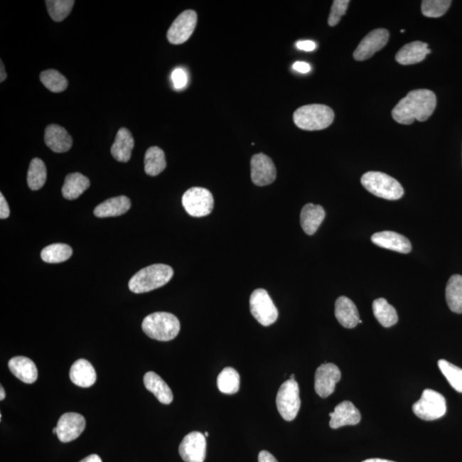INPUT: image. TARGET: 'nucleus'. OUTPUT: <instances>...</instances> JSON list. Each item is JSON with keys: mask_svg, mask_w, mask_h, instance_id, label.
Instances as JSON below:
<instances>
[{"mask_svg": "<svg viewBox=\"0 0 462 462\" xmlns=\"http://www.w3.org/2000/svg\"><path fill=\"white\" fill-rule=\"evenodd\" d=\"M436 97L434 92L418 90L409 92L392 110L394 121L401 124H411L415 120L425 122L434 112Z\"/></svg>", "mask_w": 462, "mask_h": 462, "instance_id": "1", "label": "nucleus"}, {"mask_svg": "<svg viewBox=\"0 0 462 462\" xmlns=\"http://www.w3.org/2000/svg\"><path fill=\"white\" fill-rule=\"evenodd\" d=\"M173 275V269L167 264H152L134 274L129 281V288L136 294L150 292L169 283Z\"/></svg>", "mask_w": 462, "mask_h": 462, "instance_id": "2", "label": "nucleus"}, {"mask_svg": "<svg viewBox=\"0 0 462 462\" xmlns=\"http://www.w3.org/2000/svg\"><path fill=\"white\" fill-rule=\"evenodd\" d=\"M180 328L178 318L170 313H154L146 316L142 322L144 333L157 341H171L178 337Z\"/></svg>", "mask_w": 462, "mask_h": 462, "instance_id": "3", "label": "nucleus"}, {"mask_svg": "<svg viewBox=\"0 0 462 462\" xmlns=\"http://www.w3.org/2000/svg\"><path fill=\"white\" fill-rule=\"evenodd\" d=\"M334 117L333 109L325 104H308L294 113V122L297 127L308 131L328 128L333 123Z\"/></svg>", "mask_w": 462, "mask_h": 462, "instance_id": "4", "label": "nucleus"}, {"mask_svg": "<svg viewBox=\"0 0 462 462\" xmlns=\"http://www.w3.org/2000/svg\"><path fill=\"white\" fill-rule=\"evenodd\" d=\"M361 184L373 195L385 200H397L404 195L401 183L383 172H367L361 178Z\"/></svg>", "mask_w": 462, "mask_h": 462, "instance_id": "5", "label": "nucleus"}, {"mask_svg": "<svg viewBox=\"0 0 462 462\" xmlns=\"http://www.w3.org/2000/svg\"><path fill=\"white\" fill-rule=\"evenodd\" d=\"M276 407L286 421L296 418L301 409L300 389L296 380H289L281 385L276 394Z\"/></svg>", "mask_w": 462, "mask_h": 462, "instance_id": "6", "label": "nucleus"}, {"mask_svg": "<svg viewBox=\"0 0 462 462\" xmlns=\"http://www.w3.org/2000/svg\"><path fill=\"white\" fill-rule=\"evenodd\" d=\"M413 411L423 421H435L446 414V400L442 394L426 389L424 390L421 398L413 405Z\"/></svg>", "mask_w": 462, "mask_h": 462, "instance_id": "7", "label": "nucleus"}, {"mask_svg": "<svg viewBox=\"0 0 462 462\" xmlns=\"http://www.w3.org/2000/svg\"><path fill=\"white\" fill-rule=\"evenodd\" d=\"M182 203L185 211L192 217H200L212 213L214 200L207 188L195 187L184 193Z\"/></svg>", "mask_w": 462, "mask_h": 462, "instance_id": "8", "label": "nucleus"}, {"mask_svg": "<svg viewBox=\"0 0 462 462\" xmlns=\"http://www.w3.org/2000/svg\"><path fill=\"white\" fill-rule=\"evenodd\" d=\"M250 311L260 325L270 326L279 318V311L270 296L263 289H255L250 296Z\"/></svg>", "mask_w": 462, "mask_h": 462, "instance_id": "9", "label": "nucleus"}, {"mask_svg": "<svg viewBox=\"0 0 462 462\" xmlns=\"http://www.w3.org/2000/svg\"><path fill=\"white\" fill-rule=\"evenodd\" d=\"M197 24L195 11L187 10L181 14L167 32V39L173 45H180L190 39Z\"/></svg>", "mask_w": 462, "mask_h": 462, "instance_id": "10", "label": "nucleus"}, {"mask_svg": "<svg viewBox=\"0 0 462 462\" xmlns=\"http://www.w3.org/2000/svg\"><path fill=\"white\" fill-rule=\"evenodd\" d=\"M342 373L338 365L326 363L318 367L315 373V392L322 398H326L333 394L335 385L341 380Z\"/></svg>", "mask_w": 462, "mask_h": 462, "instance_id": "11", "label": "nucleus"}, {"mask_svg": "<svg viewBox=\"0 0 462 462\" xmlns=\"http://www.w3.org/2000/svg\"><path fill=\"white\" fill-rule=\"evenodd\" d=\"M390 33L387 29L377 28L370 32L364 39L360 41L358 48L354 53L355 60L357 61H364L369 60L377 52L383 49L386 44L388 43Z\"/></svg>", "mask_w": 462, "mask_h": 462, "instance_id": "12", "label": "nucleus"}, {"mask_svg": "<svg viewBox=\"0 0 462 462\" xmlns=\"http://www.w3.org/2000/svg\"><path fill=\"white\" fill-rule=\"evenodd\" d=\"M180 456L185 462H204L207 455V440L201 432L192 431L179 446Z\"/></svg>", "mask_w": 462, "mask_h": 462, "instance_id": "13", "label": "nucleus"}, {"mask_svg": "<svg viewBox=\"0 0 462 462\" xmlns=\"http://www.w3.org/2000/svg\"><path fill=\"white\" fill-rule=\"evenodd\" d=\"M251 178L257 186H267L274 182L276 170L274 163L267 155L258 154L251 159Z\"/></svg>", "mask_w": 462, "mask_h": 462, "instance_id": "14", "label": "nucleus"}, {"mask_svg": "<svg viewBox=\"0 0 462 462\" xmlns=\"http://www.w3.org/2000/svg\"><path fill=\"white\" fill-rule=\"evenodd\" d=\"M57 436L62 443L77 439L86 428L85 418L77 413H66L58 419Z\"/></svg>", "mask_w": 462, "mask_h": 462, "instance_id": "15", "label": "nucleus"}, {"mask_svg": "<svg viewBox=\"0 0 462 462\" xmlns=\"http://www.w3.org/2000/svg\"><path fill=\"white\" fill-rule=\"evenodd\" d=\"M330 426L338 429L345 426H355L361 419L360 411L351 402L345 401L335 407L334 412L330 413Z\"/></svg>", "mask_w": 462, "mask_h": 462, "instance_id": "16", "label": "nucleus"}, {"mask_svg": "<svg viewBox=\"0 0 462 462\" xmlns=\"http://www.w3.org/2000/svg\"><path fill=\"white\" fill-rule=\"evenodd\" d=\"M371 239L375 245L385 249L398 252L401 254H409L412 250L409 239L401 234L394 232V231H382V232L373 234Z\"/></svg>", "mask_w": 462, "mask_h": 462, "instance_id": "17", "label": "nucleus"}, {"mask_svg": "<svg viewBox=\"0 0 462 462\" xmlns=\"http://www.w3.org/2000/svg\"><path fill=\"white\" fill-rule=\"evenodd\" d=\"M45 142L50 149L58 154L68 152L73 144L72 137L68 131L57 124H51L46 127Z\"/></svg>", "mask_w": 462, "mask_h": 462, "instance_id": "18", "label": "nucleus"}, {"mask_svg": "<svg viewBox=\"0 0 462 462\" xmlns=\"http://www.w3.org/2000/svg\"><path fill=\"white\" fill-rule=\"evenodd\" d=\"M335 315L338 322L348 329L355 328L360 321L358 309L346 296H340L335 301Z\"/></svg>", "mask_w": 462, "mask_h": 462, "instance_id": "19", "label": "nucleus"}, {"mask_svg": "<svg viewBox=\"0 0 462 462\" xmlns=\"http://www.w3.org/2000/svg\"><path fill=\"white\" fill-rule=\"evenodd\" d=\"M431 51L428 45L421 41H414L407 44L397 53L396 60L402 65L418 64L425 60Z\"/></svg>", "mask_w": 462, "mask_h": 462, "instance_id": "20", "label": "nucleus"}, {"mask_svg": "<svg viewBox=\"0 0 462 462\" xmlns=\"http://www.w3.org/2000/svg\"><path fill=\"white\" fill-rule=\"evenodd\" d=\"M70 380L82 388H90L94 385L97 375L90 361L80 359L72 365L70 371Z\"/></svg>", "mask_w": 462, "mask_h": 462, "instance_id": "21", "label": "nucleus"}, {"mask_svg": "<svg viewBox=\"0 0 462 462\" xmlns=\"http://www.w3.org/2000/svg\"><path fill=\"white\" fill-rule=\"evenodd\" d=\"M8 365L12 375L25 384H33L38 379L36 365L28 357H14Z\"/></svg>", "mask_w": 462, "mask_h": 462, "instance_id": "22", "label": "nucleus"}, {"mask_svg": "<svg viewBox=\"0 0 462 462\" xmlns=\"http://www.w3.org/2000/svg\"><path fill=\"white\" fill-rule=\"evenodd\" d=\"M134 146V140L131 132L128 129L121 128L117 131L114 144L111 149L112 157L116 161L127 163L131 158Z\"/></svg>", "mask_w": 462, "mask_h": 462, "instance_id": "23", "label": "nucleus"}, {"mask_svg": "<svg viewBox=\"0 0 462 462\" xmlns=\"http://www.w3.org/2000/svg\"><path fill=\"white\" fill-rule=\"evenodd\" d=\"M326 212L321 205L306 204L301 210V225L306 234L312 236L325 220Z\"/></svg>", "mask_w": 462, "mask_h": 462, "instance_id": "24", "label": "nucleus"}, {"mask_svg": "<svg viewBox=\"0 0 462 462\" xmlns=\"http://www.w3.org/2000/svg\"><path fill=\"white\" fill-rule=\"evenodd\" d=\"M144 382L146 389L152 392L159 402L168 405L171 404L173 401V393H172L171 388L157 373L154 372H146Z\"/></svg>", "mask_w": 462, "mask_h": 462, "instance_id": "25", "label": "nucleus"}, {"mask_svg": "<svg viewBox=\"0 0 462 462\" xmlns=\"http://www.w3.org/2000/svg\"><path fill=\"white\" fill-rule=\"evenodd\" d=\"M131 207V201L127 196L120 195L109 199L100 204L95 209V215L98 217H111L123 215Z\"/></svg>", "mask_w": 462, "mask_h": 462, "instance_id": "26", "label": "nucleus"}, {"mask_svg": "<svg viewBox=\"0 0 462 462\" xmlns=\"http://www.w3.org/2000/svg\"><path fill=\"white\" fill-rule=\"evenodd\" d=\"M90 186V181L87 176L78 172L66 176L62 194L65 199L72 200L79 198Z\"/></svg>", "mask_w": 462, "mask_h": 462, "instance_id": "27", "label": "nucleus"}, {"mask_svg": "<svg viewBox=\"0 0 462 462\" xmlns=\"http://www.w3.org/2000/svg\"><path fill=\"white\" fill-rule=\"evenodd\" d=\"M372 310L377 321L385 328H389L398 322L397 310L384 298L373 301Z\"/></svg>", "mask_w": 462, "mask_h": 462, "instance_id": "28", "label": "nucleus"}, {"mask_svg": "<svg viewBox=\"0 0 462 462\" xmlns=\"http://www.w3.org/2000/svg\"><path fill=\"white\" fill-rule=\"evenodd\" d=\"M446 301L449 309L456 313H462V276L453 275L446 287Z\"/></svg>", "mask_w": 462, "mask_h": 462, "instance_id": "29", "label": "nucleus"}, {"mask_svg": "<svg viewBox=\"0 0 462 462\" xmlns=\"http://www.w3.org/2000/svg\"><path fill=\"white\" fill-rule=\"evenodd\" d=\"M145 171L151 176H156L166 169V155L161 149L152 146L146 151L145 155Z\"/></svg>", "mask_w": 462, "mask_h": 462, "instance_id": "30", "label": "nucleus"}, {"mask_svg": "<svg viewBox=\"0 0 462 462\" xmlns=\"http://www.w3.org/2000/svg\"><path fill=\"white\" fill-rule=\"evenodd\" d=\"M72 254L73 250L69 245L55 243L45 247L41 251V257L46 263L57 264L66 262Z\"/></svg>", "mask_w": 462, "mask_h": 462, "instance_id": "31", "label": "nucleus"}, {"mask_svg": "<svg viewBox=\"0 0 462 462\" xmlns=\"http://www.w3.org/2000/svg\"><path fill=\"white\" fill-rule=\"evenodd\" d=\"M217 385L222 393L233 394L239 392L240 388V376L237 370L232 367H225L217 377Z\"/></svg>", "mask_w": 462, "mask_h": 462, "instance_id": "32", "label": "nucleus"}, {"mask_svg": "<svg viewBox=\"0 0 462 462\" xmlns=\"http://www.w3.org/2000/svg\"><path fill=\"white\" fill-rule=\"evenodd\" d=\"M46 181V167L41 159H33L29 165L27 182L32 190H39L44 186Z\"/></svg>", "mask_w": 462, "mask_h": 462, "instance_id": "33", "label": "nucleus"}, {"mask_svg": "<svg viewBox=\"0 0 462 462\" xmlns=\"http://www.w3.org/2000/svg\"><path fill=\"white\" fill-rule=\"evenodd\" d=\"M41 81L53 92H62L68 87V81L64 75L55 70H48L41 72Z\"/></svg>", "mask_w": 462, "mask_h": 462, "instance_id": "34", "label": "nucleus"}, {"mask_svg": "<svg viewBox=\"0 0 462 462\" xmlns=\"http://www.w3.org/2000/svg\"><path fill=\"white\" fill-rule=\"evenodd\" d=\"M50 16L55 22H61L68 16L75 5L73 0H46Z\"/></svg>", "mask_w": 462, "mask_h": 462, "instance_id": "35", "label": "nucleus"}, {"mask_svg": "<svg viewBox=\"0 0 462 462\" xmlns=\"http://www.w3.org/2000/svg\"><path fill=\"white\" fill-rule=\"evenodd\" d=\"M439 367L449 385L457 392L462 393V369L445 360L439 361Z\"/></svg>", "mask_w": 462, "mask_h": 462, "instance_id": "36", "label": "nucleus"}, {"mask_svg": "<svg viewBox=\"0 0 462 462\" xmlns=\"http://www.w3.org/2000/svg\"><path fill=\"white\" fill-rule=\"evenodd\" d=\"M451 4V0H425L421 5L422 14L426 18H440L446 14Z\"/></svg>", "mask_w": 462, "mask_h": 462, "instance_id": "37", "label": "nucleus"}, {"mask_svg": "<svg viewBox=\"0 0 462 462\" xmlns=\"http://www.w3.org/2000/svg\"><path fill=\"white\" fill-rule=\"evenodd\" d=\"M350 3V0H335L333 6H331L328 20L331 27L335 26L341 20L342 16L345 15Z\"/></svg>", "mask_w": 462, "mask_h": 462, "instance_id": "38", "label": "nucleus"}, {"mask_svg": "<svg viewBox=\"0 0 462 462\" xmlns=\"http://www.w3.org/2000/svg\"><path fill=\"white\" fill-rule=\"evenodd\" d=\"M171 80L176 90H183L188 82V74L183 69L176 68L171 74Z\"/></svg>", "mask_w": 462, "mask_h": 462, "instance_id": "39", "label": "nucleus"}, {"mask_svg": "<svg viewBox=\"0 0 462 462\" xmlns=\"http://www.w3.org/2000/svg\"><path fill=\"white\" fill-rule=\"evenodd\" d=\"M10 213L9 205H8L7 201L1 193L0 194V218L6 220L10 216Z\"/></svg>", "mask_w": 462, "mask_h": 462, "instance_id": "40", "label": "nucleus"}, {"mask_svg": "<svg viewBox=\"0 0 462 462\" xmlns=\"http://www.w3.org/2000/svg\"><path fill=\"white\" fill-rule=\"evenodd\" d=\"M298 49L305 52H312L316 48V44L313 41H300L296 43Z\"/></svg>", "mask_w": 462, "mask_h": 462, "instance_id": "41", "label": "nucleus"}, {"mask_svg": "<svg viewBox=\"0 0 462 462\" xmlns=\"http://www.w3.org/2000/svg\"><path fill=\"white\" fill-rule=\"evenodd\" d=\"M293 69L302 74L308 73L311 70V66L308 63L297 61L293 65Z\"/></svg>", "mask_w": 462, "mask_h": 462, "instance_id": "42", "label": "nucleus"}, {"mask_svg": "<svg viewBox=\"0 0 462 462\" xmlns=\"http://www.w3.org/2000/svg\"><path fill=\"white\" fill-rule=\"evenodd\" d=\"M259 462H279L274 456L267 451H260L259 453Z\"/></svg>", "mask_w": 462, "mask_h": 462, "instance_id": "43", "label": "nucleus"}, {"mask_svg": "<svg viewBox=\"0 0 462 462\" xmlns=\"http://www.w3.org/2000/svg\"><path fill=\"white\" fill-rule=\"evenodd\" d=\"M80 462H102V458H100L98 455H95L94 453V455H90L84 458V459Z\"/></svg>", "mask_w": 462, "mask_h": 462, "instance_id": "44", "label": "nucleus"}, {"mask_svg": "<svg viewBox=\"0 0 462 462\" xmlns=\"http://www.w3.org/2000/svg\"><path fill=\"white\" fill-rule=\"evenodd\" d=\"M0 63H1V66H0V67H1V70H0V71H1V73H0V82H3L6 79L7 75H6V70H5V65H4V63H3L2 60L0 61Z\"/></svg>", "mask_w": 462, "mask_h": 462, "instance_id": "45", "label": "nucleus"}, {"mask_svg": "<svg viewBox=\"0 0 462 462\" xmlns=\"http://www.w3.org/2000/svg\"><path fill=\"white\" fill-rule=\"evenodd\" d=\"M362 462H396L385 459H379V458H373V459H367Z\"/></svg>", "mask_w": 462, "mask_h": 462, "instance_id": "46", "label": "nucleus"}, {"mask_svg": "<svg viewBox=\"0 0 462 462\" xmlns=\"http://www.w3.org/2000/svg\"><path fill=\"white\" fill-rule=\"evenodd\" d=\"M6 398L5 390H4L3 386L0 388V400L3 401Z\"/></svg>", "mask_w": 462, "mask_h": 462, "instance_id": "47", "label": "nucleus"}, {"mask_svg": "<svg viewBox=\"0 0 462 462\" xmlns=\"http://www.w3.org/2000/svg\"><path fill=\"white\" fill-rule=\"evenodd\" d=\"M53 434H57V427L53 428Z\"/></svg>", "mask_w": 462, "mask_h": 462, "instance_id": "48", "label": "nucleus"}, {"mask_svg": "<svg viewBox=\"0 0 462 462\" xmlns=\"http://www.w3.org/2000/svg\"><path fill=\"white\" fill-rule=\"evenodd\" d=\"M204 435H205V438H207V436H209V434H208V431H205V434H204Z\"/></svg>", "mask_w": 462, "mask_h": 462, "instance_id": "49", "label": "nucleus"}, {"mask_svg": "<svg viewBox=\"0 0 462 462\" xmlns=\"http://www.w3.org/2000/svg\"><path fill=\"white\" fill-rule=\"evenodd\" d=\"M289 380H295V375H292L291 376V379H289Z\"/></svg>", "mask_w": 462, "mask_h": 462, "instance_id": "50", "label": "nucleus"}]
</instances>
